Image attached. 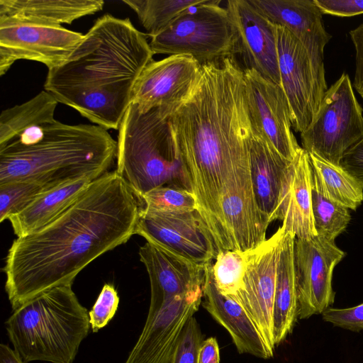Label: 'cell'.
Returning <instances> with one entry per match:
<instances>
[{
  "label": "cell",
  "instance_id": "obj_19",
  "mask_svg": "<svg viewBox=\"0 0 363 363\" xmlns=\"http://www.w3.org/2000/svg\"><path fill=\"white\" fill-rule=\"evenodd\" d=\"M139 256L150 282L149 311L168 299L203 287L208 264L191 262L147 242L140 247Z\"/></svg>",
  "mask_w": 363,
  "mask_h": 363
},
{
  "label": "cell",
  "instance_id": "obj_6",
  "mask_svg": "<svg viewBox=\"0 0 363 363\" xmlns=\"http://www.w3.org/2000/svg\"><path fill=\"white\" fill-rule=\"evenodd\" d=\"M116 172L139 199L162 186L189 190L168 118L131 103L118 128Z\"/></svg>",
  "mask_w": 363,
  "mask_h": 363
},
{
  "label": "cell",
  "instance_id": "obj_13",
  "mask_svg": "<svg viewBox=\"0 0 363 363\" xmlns=\"http://www.w3.org/2000/svg\"><path fill=\"white\" fill-rule=\"evenodd\" d=\"M243 71L253 135L266 140L284 159L292 161L302 147L292 132L291 112L281 86L254 69Z\"/></svg>",
  "mask_w": 363,
  "mask_h": 363
},
{
  "label": "cell",
  "instance_id": "obj_4",
  "mask_svg": "<svg viewBox=\"0 0 363 363\" xmlns=\"http://www.w3.org/2000/svg\"><path fill=\"white\" fill-rule=\"evenodd\" d=\"M117 141L106 129L53 119L28 128L0 145V184L28 180L48 189L108 172Z\"/></svg>",
  "mask_w": 363,
  "mask_h": 363
},
{
  "label": "cell",
  "instance_id": "obj_36",
  "mask_svg": "<svg viewBox=\"0 0 363 363\" xmlns=\"http://www.w3.org/2000/svg\"><path fill=\"white\" fill-rule=\"evenodd\" d=\"M323 13L350 17L363 13V0H314Z\"/></svg>",
  "mask_w": 363,
  "mask_h": 363
},
{
  "label": "cell",
  "instance_id": "obj_7",
  "mask_svg": "<svg viewBox=\"0 0 363 363\" xmlns=\"http://www.w3.org/2000/svg\"><path fill=\"white\" fill-rule=\"evenodd\" d=\"M220 0L189 9L151 37L155 54L192 57L201 66L235 55L236 33Z\"/></svg>",
  "mask_w": 363,
  "mask_h": 363
},
{
  "label": "cell",
  "instance_id": "obj_18",
  "mask_svg": "<svg viewBox=\"0 0 363 363\" xmlns=\"http://www.w3.org/2000/svg\"><path fill=\"white\" fill-rule=\"evenodd\" d=\"M273 23L289 30L307 50L320 79L326 82L324 48L331 35L326 31L323 13L314 0H249Z\"/></svg>",
  "mask_w": 363,
  "mask_h": 363
},
{
  "label": "cell",
  "instance_id": "obj_38",
  "mask_svg": "<svg viewBox=\"0 0 363 363\" xmlns=\"http://www.w3.org/2000/svg\"><path fill=\"white\" fill-rule=\"evenodd\" d=\"M355 50L353 86L363 101V22L350 32Z\"/></svg>",
  "mask_w": 363,
  "mask_h": 363
},
{
  "label": "cell",
  "instance_id": "obj_5",
  "mask_svg": "<svg viewBox=\"0 0 363 363\" xmlns=\"http://www.w3.org/2000/svg\"><path fill=\"white\" fill-rule=\"evenodd\" d=\"M72 284L47 290L13 310L6 329L24 363H73L90 329Z\"/></svg>",
  "mask_w": 363,
  "mask_h": 363
},
{
  "label": "cell",
  "instance_id": "obj_24",
  "mask_svg": "<svg viewBox=\"0 0 363 363\" xmlns=\"http://www.w3.org/2000/svg\"><path fill=\"white\" fill-rule=\"evenodd\" d=\"M296 236L285 231L277 264L273 306V336L275 347L292 332L298 318V299L294 271Z\"/></svg>",
  "mask_w": 363,
  "mask_h": 363
},
{
  "label": "cell",
  "instance_id": "obj_10",
  "mask_svg": "<svg viewBox=\"0 0 363 363\" xmlns=\"http://www.w3.org/2000/svg\"><path fill=\"white\" fill-rule=\"evenodd\" d=\"M276 26L281 86L290 106L292 128L301 133L314 121L328 87L303 44L286 28Z\"/></svg>",
  "mask_w": 363,
  "mask_h": 363
},
{
  "label": "cell",
  "instance_id": "obj_23",
  "mask_svg": "<svg viewBox=\"0 0 363 363\" xmlns=\"http://www.w3.org/2000/svg\"><path fill=\"white\" fill-rule=\"evenodd\" d=\"M102 0H0V17L62 26L103 9Z\"/></svg>",
  "mask_w": 363,
  "mask_h": 363
},
{
  "label": "cell",
  "instance_id": "obj_26",
  "mask_svg": "<svg viewBox=\"0 0 363 363\" xmlns=\"http://www.w3.org/2000/svg\"><path fill=\"white\" fill-rule=\"evenodd\" d=\"M312 181L327 198L355 211L363 201V186L340 165L308 153Z\"/></svg>",
  "mask_w": 363,
  "mask_h": 363
},
{
  "label": "cell",
  "instance_id": "obj_1",
  "mask_svg": "<svg viewBox=\"0 0 363 363\" xmlns=\"http://www.w3.org/2000/svg\"><path fill=\"white\" fill-rule=\"evenodd\" d=\"M167 118L197 211L220 245L223 206L235 198H255L253 133L244 71L235 57L202 65L192 93Z\"/></svg>",
  "mask_w": 363,
  "mask_h": 363
},
{
  "label": "cell",
  "instance_id": "obj_21",
  "mask_svg": "<svg viewBox=\"0 0 363 363\" xmlns=\"http://www.w3.org/2000/svg\"><path fill=\"white\" fill-rule=\"evenodd\" d=\"M211 267L212 263L206 267L203 307L228 331L239 353L262 359L272 357L274 352L245 310L236 301L218 291L213 279Z\"/></svg>",
  "mask_w": 363,
  "mask_h": 363
},
{
  "label": "cell",
  "instance_id": "obj_35",
  "mask_svg": "<svg viewBox=\"0 0 363 363\" xmlns=\"http://www.w3.org/2000/svg\"><path fill=\"white\" fill-rule=\"evenodd\" d=\"M322 315L324 321L335 327L352 332L363 330V303L347 308L329 307Z\"/></svg>",
  "mask_w": 363,
  "mask_h": 363
},
{
  "label": "cell",
  "instance_id": "obj_2",
  "mask_svg": "<svg viewBox=\"0 0 363 363\" xmlns=\"http://www.w3.org/2000/svg\"><path fill=\"white\" fill-rule=\"evenodd\" d=\"M140 208L115 169L93 180L52 221L17 237L2 269L12 309L47 290L72 285L86 266L135 235Z\"/></svg>",
  "mask_w": 363,
  "mask_h": 363
},
{
  "label": "cell",
  "instance_id": "obj_37",
  "mask_svg": "<svg viewBox=\"0 0 363 363\" xmlns=\"http://www.w3.org/2000/svg\"><path fill=\"white\" fill-rule=\"evenodd\" d=\"M340 165L363 186V137L346 152Z\"/></svg>",
  "mask_w": 363,
  "mask_h": 363
},
{
  "label": "cell",
  "instance_id": "obj_8",
  "mask_svg": "<svg viewBox=\"0 0 363 363\" xmlns=\"http://www.w3.org/2000/svg\"><path fill=\"white\" fill-rule=\"evenodd\" d=\"M362 108L347 74L328 89L311 125L301 133L302 148L335 165L363 137Z\"/></svg>",
  "mask_w": 363,
  "mask_h": 363
},
{
  "label": "cell",
  "instance_id": "obj_32",
  "mask_svg": "<svg viewBox=\"0 0 363 363\" xmlns=\"http://www.w3.org/2000/svg\"><path fill=\"white\" fill-rule=\"evenodd\" d=\"M50 189L28 180H17L0 184V221L19 213L35 198Z\"/></svg>",
  "mask_w": 363,
  "mask_h": 363
},
{
  "label": "cell",
  "instance_id": "obj_17",
  "mask_svg": "<svg viewBox=\"0 0 363 363\" xmlns=\"http://www.w3.org/2000/svg\"><path fill=\"white\" fill-rule=\"evenodd\" d=\"M225 8L236 33L235 55L243 69H254L264 78L281 85L279 69L277 26L249 0H229Z\"/></svg>",
  "mask_w": 363,
  "mask_h": 363
},
{
  "label": "cell",
  "instance_id": "obj_31",
  "mask_svg": "<svg viewBox=\"0 0 363 363\" xmlns=\"http://www.w3.org/2000/svg\"><path fill=\"white\" fill-rule=\"evenodd\" d=\"M141 209L152 213H184L197 210L193 193L176 186L155 188L138 199Z\"/></svg>",
  "mask_w": 363,
  "mask_h": 363
},
{
  "label": "cell",
  "instance_id": "obj_16",
  "mask_svg": "<svg viewBox=\"0 0 363 363\" xmlns=\"http://www.w3.org/2000/svg\"><path fill=\"white\" fill-rule=\"evenodd\" d=\"M203 287L148 311L145 325L125 363H171L184 328L199 310Z\"/></svg>",
  "mask_w": 363,
  "mask_h": 363
},
{
  "label": "cell",
  "instance_id": "obj_29",
  "mask_svg": "<svg viewBox=\"0 0 363 363\" xmlns=\"http://www.w3.org/2000/svg\"><path fill=\"white\" fill-rule=\"evenodd\" d=\"M247 256L248 250H222L212 264V276L217 289L235 301L243 287Z\"/></svg>",
  "mask_w": 363,
  "mask_h": 363
},
{
  "label": "cell",
  "instance_id": "obj_15",
  "mask_svg": "<svg viewBox=\"0 0 363 363\" xmlns=\"http://www.w3.org/2000/svg\"><path fill=\"white\" fill-rule=\"evenodd\" d=\"M286 230L280 226L257 247L248 250L243 287L235 301L245 310L274 352L273 306L279 247Z\"/></svg>",
  "mask_w": 363,
  "mask_h": 363
},
{
  "label": "cell",
  "instance_id": "obj_14",
  "mask_svg": "<svg viewBox=\"0 0 363 363\" xmlns=\"http://www.w3.org/2000/svg\"><path fill=\"white\" fill-rule=\"evenodd\" d=\"M201 72V65L189 55L152 60L138 77L131 103L143 111L158 108L167 118L189 97Z\"/></svg>",
  "mask_w": 363,
  "mask_h": 363
},
{
  "label": "cell",
  "instance_id": "obj_27",
  "mask_svg": "<svg viewBox=\"0 0 363 363\" xmlns=\"http://www.w3.org/2000/svg\"><path fill=\"white\" fill-rule=\"evenodd\" d=\"M58 101L43 90L30 100L4 110L0 116V145L28 128L52 121Z\"/></svg>",
  "mask_w": 363,
  "mask_h": 363
},
{
  "label": "cell",
  "instance_id": "obj_40",
  "mask_svg": "<svg viewBox=\"0 0 363 363\" xmlns=\"http://www.w3.org/2000/svg\"><path fill=\"white\" fill-rule=\"evenodd\" d=\"M0 363H24L20 355L9 345H0Z\"/></svg>",
  "mask_w": 363,
  "mask_h": 363
},
{
  "label": "cell",
  "instance_id": "obj_39",
  "mask_svg": "<svg viewBox=\"0 0 363 363\" xmlns=\"http://www.w3.org/2000/svg\"><path fill=\"white\" fill-rule=\"evenodd\" d=\"M197 363H220V350L216 337L203 340L199 351Z\"/></svg>",
  "mask_w": 363,
  "mask_h": 363
},
{
  "label": "cell",
  "instance_id": "obj_28",
  "mask_svg": "<svg viewBox=\"0 0 363 363\" xmlns=\"http://www.w3.org/2000/svg\"><path fill=\"white\" fill-rule=\"evenodd\" d=\"M209 0H123L137 14L150 38L191 9Z\"/></svg>",
  "mask_w": 363,
  "mask_h": 363
},
{
  "label": "cell",
  "instance_id": "obj_30",
  "mask_svg": "<svg viewBox=\"0 0 363 363\" xmlns=\"http://www.w3.org/2000/svg\"><path fill=\"white\" fill-rule=\"evenodd\" d=\"M312 209L318 235L331 240L343 233L351 219L349 209L325 197L312 181Z\"/></svg>",
  "mask_w": 363,
  "mask_h": 363
},
{
  "label": "cell",
  "instance_id": "obj_34",
  "mask_svg": "<svg viewBox=\"0 0 363 363\" xmlns=\"http://www.w3.org/2000/svg\"><path fill=\"white\" fill-rule=\"evenodd\" d=\"M119 304V296L114 286L104 285L92 309L89 312L91 328L96 333L114 316Z\"/></svg>",
  "mask_w": 363,
  "mask_h": 363
},
{
  "label": "cell",
  "instance_id": "obj_12",
  "mask_svg": "<svg viewBox=\"0 0 363 363\" xmlns=\"http://www.w3.org/2000/svg\"><path fill=\"white\" fill-rule=\"evenodd\" d=\"M135 234L163 250L198 264L211 263L218 253L197 210L152 213L140 208Z\"/></svg>",
  "mask_w": 363,
  "mask_h": 363
},
{
  "label": "cell",
  "instance_id": "obj_11",
  "mask_svg": "<svg viewBox=\"0 0 363 363\" xmlns=\"http://www.w3.org/2000/svg\"><path fill=\"white\" fill-rule=\"evenodd\" d=\"M345 255L334 240L323 235L296 238L294 259L299 319L323 313L333 304V273Z\"/></svg>",
  "mask_w": 363,
  "mask_h": 363
},
{
  "label": "cell",
  "instance_id": "obj_3",
  "mask_svg": "<svg viewBox=\"0 0 363 363\" xmlns=\"http://www.w3.org/2000/svg\"><path fill=\"white\" fill-rule=\"evenodd\" d=\"M154 53L127 18H99L62 65L48 69L44 89L94 124L118 130L135 84Z\"/></svg>",
  "mask_w": 363,
  "mask_h": 363
},
{
  "label": "cell",
  "instance_id": "obj_9",
  "mask_svg": "<svg viewBox=\"0 0 363 363\" xmlns=\"http://www.w3.org/2000/svg\"><path fill=\"white\" fill-rule=\"evenodd\" d=\"M84 34L62 26H50L0 17V75L19 60L36 61L48 69L64 64Z\"/></svg>",
  "mask_w": 363,
  "mask_h": 363
},
{
  "label": "cell",
  "instance_id": "obj_20",
  "mask_svg": "<svg viewBox=\"0 0 363 363\" xmlns=\"http://www.w3.org/2000/svg\"><path fill=\"white\" fill-rule=\"evenodd\" d=\"M278 219L296 238L318 235L312 209V170L308 153L303 148L286 171L279 204Z\"/></svg>",
  "mask_w": 363,
  "mask_h": 363
},
{
  "label": "cell",
  "instance_id": "obj_25",
  "mask_svg": "<svg viewBox=\"0 0 363 363\" xmlns=\"http://www.w3.org/2000/svg\"><path fill=\"white\" fill-rule=\"evenodd\" d=\"M92 180L82 178L48 189L35 198L9 221L17 237L44 227L69 208L86 190Z\"/></svg>",
  "mask_w": 363,
  "mask_h": 363
},
{
  "label": "cell",
  "instance_id": "obj_22",
  "mask_svg": "<svg viewBox=\"0 0 363 363\" xmlns=\"http://www.w3.org/2000/svg\"><path fill=\"white\" fill-rule=\"evenodd\" d=\"M290 162L262 138L254 135L250 149V168L257 206L269 222L278 219L279 204Z\"/></svg>",
  "mask_w": 363,
  "mask_h": 363
},
{
  "label": "cell",
  "instance_id": "obj_33",
  "mask_svg": "<svg viewBox=\"0 0 363 363\" xmlns=\"http://www.w3.org/2000/svg\"><path fill=\"white\" fill-rule=\"evenodd\" d=\"M203 335L194 316L186 323L177 345L171 363H197Z\"/></svg>",
  "mask_w": 363,
  "mask_h": 363
}]
</instances>
